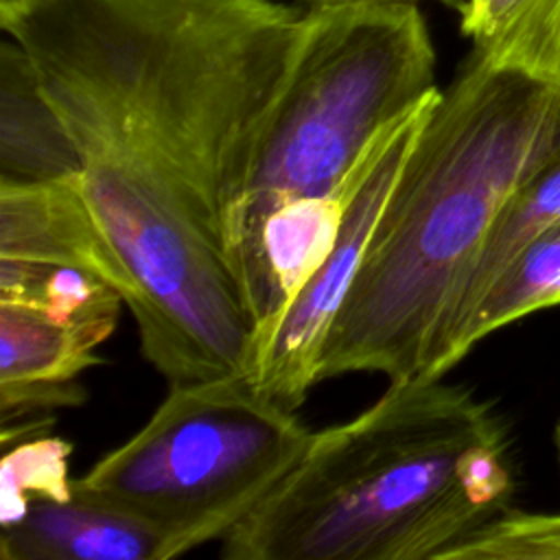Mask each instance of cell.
Listing matches in <instances>:
<instances>
[{
  "label": "cell",
  "mask_w": 560,
  "mask_h": 560,
  "mask_svg": "<svg viewBox=\"0 0 560 560\" xmlns=\"http://www.w3.org/2000/svg\"><path fill=\"white\" fill-rule=\"evenodd\" d=\"M2 560H162L158 536L138 521L79 492L35 501L2 525Z\"/></svg>",
  "instance_id": "ba28073f"
},
{
  "label": "cell",
  "mask_w": 560,
  "mask_h": 560,
  "mask_svg": "<svg viewBox=\"0 0 560 560\" xmlns=\"http://www.w3.org/2000/svg\"><path fill=\"white\" fill-rule=\"evenodd\" d=\"M560 158V74L470 50L440 88L328 328L317 383L418 378L512 195Z\"/></svg>",
  "instance_id": "7a4b0ae2"
},
{
  "label": "cell",
  "mask_w": 560,
  "mask_h": 560,
  "mask_svg": "<svg viewBox=\"0 0 560 560\" xmlns=\"http://www.w3.org/2000/svg\"><path fill=\"white\" fill-rule=\"evenodd\" d=\"M553 444H556V453H558V468H560V418H558L556 429H553Z\"/></svg>",
  "instance_id": "d6986e66"
},
{
  "label": "cell",
  "mask_w": 560,
  "mask_h": 560,
  "mask_svg": "<svg viewBox=\"0 0 560 560\" xmlns=\"http://www.w3.org/2000/svg\"><path fill=\"white\" fill-rule=\"evenodd\" d=\"M116 322H63L44 311L0 302V385L70 383L103 363L96 354Z\"/></svg>",
  "instance_id": "30bf717a"
},
{
  "label": "cell",
  "mask_w": 560,
  "mask_h": 560,
  "mask_svg": "<svg viewBox=\"0 0 560 560\" xmlns=\"http://www.w3.org/2000/svg\"><path fill=\"white\" fill-rule=\"evenodd\" d=\"M311 431L249 376L173 383L74 488L151 529L162 560L223 540L293 470Z\"/></svg>",
  "instance_id": "5b68a950"
},
{
  "label": "cell",
  "mask_w": 560,
  "mask_h": 560,
  "mask_svg": "<svg viewBox=\"0 0 560 560\" xmlns=\"http://www.w3.org/2000/svg\"><path fill=\"white\" fill-rule=\"evenodd\" d=\"M81 177L79 153L44 96L24 50L0 46V179L50 182Z\"/></svg>",
  "instance_id": "9c48e42d"
},
{
  "label": "cell",
  "mask_w": 560,
  "mask_h": 560,
  "mask_svg": "<svg viewBox=\"0 0 560 560\" xmlns=\"http://www.w3.org/2000/svg\"><path fill=\"white\" fill-rule=\"evenodd\" d=\"M435 63L416 2H313L302 13L243 201L241 265L267 212L354 186L383 133L438 94Z\"/></svg>",
  "instance_id": "277c9868"
},
{
  "label": "cell",
  "mask_w": 560,
  "mask_h": 560,
  "mask_svg": "<svg viewBox=\"0 0 560 560\" xmlns=\"http://www.w3.org/2000/svg\"><path fill=\"white\" fill-rule=\"evenodd\" d=\"M457 13L481 57L560 74V0H464Z\"/></svg>",
  "instance_id": "4fadbf2b"
},
{
  "label": "cell",
  "mask_w": 560,
  "mask_h": 560,
  "mask_svg": "<svg viewBox=\"0 0 560 560\" xmlns=\"http://www.w3.org/2000/svg\"><path fill=\"white\" fill-rule=\"evenodd\" d=\"M558 223H560V158H556L553 162L542 166L538 173H534L501 210L483 245V252L472 269V276L464 289V295L455 308L451 326L420 378L444 376L442 374L444 357L455 335L459 332V328L464 326V322L468 319V315L472 313V308L490 287V282L525 243H529L536 234Z\"/></svg>",
  "instance_id": "7c38bea8"
},
{
  "label": "cell",
  "mask_w": 560,
  "mask_h": 560,
  "mask_svg": "<svg viewBox=\"0 0 560 560\" xmlns=\"http://www.w3.org/2000/svg\"><path fill=\"white\" fill-rule=\"evenodd\" d=\"M560 304V223L536 234L490 282L459 332L444 363L446 376L481 339L499 328Z\"/></svg>",
  "instance_id": "8fae6325"
},
{
  "label": "cell",
  "mask_w": 560,
  "mask_h": 560,
  "mask_svg": "<svg viewBox=\"0 0 560 560\" xmlns=\"http://www.w3.org/2000/svg\"><path fill=\"white\" fill-rule=\"evenodd\" d=\"M0 258L81 269L129 306L131 276L92 214L79 177L50 182L0 179Z\"/></svg>",
  "instance_id": "52a82bcc"
},
{
  "label": "cell",
  "mask_w": 560,
  "mask_h": 560,
  "mask_svg": "<svg viewBox=\"0 0 560 560\" xmlns=\"http://www.w3.org/2000/svg\"><path fill=\"white\" fill-rule=\"evenodd\" d=\"M125 262L168 385L249 376L241 212L302 11L280 0H0Z\"/></svg>",
  "instance_id": "6da1fadb"
},
{
  "label": "cell",
  "mask_w": 560,
  "mask_h": 560,
  "mask_svg": "<svg viewBox=\"0 0 560 560\" xmlns=\"http://www.w3.org/2000/svg\"><path fill=\"white\" fill-rule=\"evenodd\" d=\"M510 438L490 402L442 378L389 383L322 429L221 540L225 560H442L512 508Z\"/></svg>",
  "instance_id": "3957f363"
},
{
  "label": "cell",
  "mask_w": 560,
  "mask_h": 560,
  "mask_svg": "<svg viewBox=\"0 0 560 560\" xmlns=\"http://www.w3.org/2000/svg\"><path fill=\"white\" fill-rule=\"evenodd\" d=\"M0 302L22 304L63 322H118L122 295L72 267L0 258Z\"/></svg>",
  "instance_id": "5bb4252c"
},
{
  "label": "cell",
  "mask_w": 560,
  "mask_h": 560,
  "mask_svg": "<svg viewBox=\"0 0 560 560\" xmlns=\"http://www.w3.org/2000/svg\"><path fill=\"white\" fill-rule=\"evenodd\" d=\"M311 2H422V0H311ZM431 2H440L444 7H451L455 11L462 9L464 0H431Z\"/></svg>",
  "instance_id": "ac0fdd59"
},
{
  "label": "cell",
  "mask_w": 560,
  "mask_h": 560,
  "mask_svg": "<svg viewBox=\"0 0 560 560\" xmlns=\"http://www.w3.org/2000/svg\"><path fill=\"white\" fill-rule=\"evenodd\" d=\"M72 444L57 435L22 440L2 455L0 466V525L18 521L26 508L46 499H70L74 479L70 477Z\"/></svg>",
  "instance_id": "9a60e30c"
},
{
  "label": "cell",
  "mask_w": 560,
  "mask_h": 560,
  "mask_svg": "<svg viewBox=\"0 0 560 560\" xmlns=\"http://www.w3.org/2000/svg\"><path fill=\"white\" fill-rule=\"evenodd\" d=\"M85 400V392L74 383H28V385H0L2 420L37 411L44 407L79 405Z\"/></svg>",
  "instance_id": "e0dca14e"
},
{
  "label": "cell",
  "mask_w": 560,
  "mask_h": 560,
  "mask_svg": "<svg viewBox=\"0 0 560 560\" xmlns=\"http://www.w3.org/2000/svg\"><path fill=\"white\" fill-rule=\"evenodd\" d=\"M433 98L389 127L372 149L348 199L332 247L256 352L249 378L265 396L287 409L295 411L311 387L317 385V365L328 328L361 267L378 214Z\"/></svg>",
  "instance_id": "8992f818"
},
{
  "label": "cell",
  "mask_w": 560,
  "mask_h": 560,
  "mask_svg": "<svg viewBox=\"0 0 560 560\" xmlns=\"http://www.w3.org/2000/svg\"><path fill=\"white\" fill-rule=\"evenodd\" d=\"M442 560H560V512L508 508Z\"/></svg>",
  "instance_id": "2e32d148"
}]
</instances>
